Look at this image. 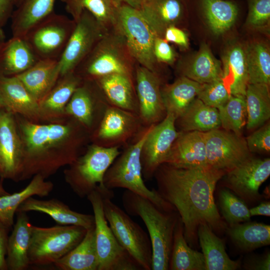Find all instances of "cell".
<instances>
[{
	"label": "cell",
	"mask_w": 270,
	"mask_h": 270,
	"mask_svg": "<svg viewBox=\"0 0 270 270\" xmlns=\"http://www.w3.org/2000/svg\"><path fill=\"white\" fill-rule=\"evenodd\" d=\"M234 244L244 251H251L270 244V226L256 222L240 223L226 228Z\"/></svg>",
	"instance_id": "cell-39"
},
{
	"label": "cell",
	"mask_w": 270,
	"mask_h": 270,
	"mask_svg": "<svg viewBox=\"0 0 270 270\" xmlns=\"http://www.w3.org/2000/svg\"><path fill=\"white\" fill-rule=\"evenodd\" d=\"M86 231L83 227L74 225L48 228L32 225L28 250L30 266L53 264L74 248Z\"/></svg>",
	"instance_id": "cell-6"
},
{
	"label": "cell",
	"mask_w": 270,
	"mask_h": 270,
	"mask_svg": "<svg viewBox=\"0 0 270 270\" xmlns=\"http://www.w3.org/2000/svg\"><path fill=\"white\" fill-rule=\"evenodd\" d=\"M157 36L163 38L166 28L180 20L183 7L180 0H147L138 10Z\"/></svg>",
	"instance_id": "cell-27"
},
{
	"label": "cell",
	"mask_w": 270,
	"mask_h": 270,
	"mask_svg": "<svg viewBox=\"0 0 270 270\" xmlns=\"http://www.w3.org/2000/svg\"><path fill=\"white\" fill-rule=\"evenodd\" d=\"M16 76L40 102L60 78L58 60H38L30 68Z\"/></svg>",
	"instance_id": "cell-26"
},
{
	"label": "cell",
	"mask_w": 270,
	"mask_h": 270,
	"mask_svg": "<svg viewBox=\"0 0 270 270\" xmlns=\"http://www.w3.org/2000/svg\"><path fill=\"white\" fill-rule=\"evenodd\" d=\"M250 213L251 216H270V203L269 202H263L258 206L250 209Z\"/></svg>",
	"instance_id": "cell-53"
},
{
	"label": "cell",
	"mask_w": 270,
	"mask_h": 270,
	"mask_svg": "<svg viewBox=\"0 0 270 270\" xmlns=\"http://www.w3.org/2000/svg\"><path fill=\"white\" fill-rule=\"evenodd\" d=\"M0 102L2 108L12 114L30 118L41 116L39 102L16 76L0 74Z\"/></svg>",
	"instance_id": "cell-21"
},
{
	"label": "cell",
	"mask_w": 270,
	"mask_h": 270,
	"mask_svg": "<svg viewBox=\"0 0 270 270\" xmlns=\"http://www.w3.org/2000/svg\"><path fill=\"white\" fill-rule=\"evenodd\" d=\"M219 206L222 216L229 226L250 220V210L244 201L230 190L219 192Z\"/></svg>",
	"instance_id": "cell-44"
},
{
	"label": "cell",
	"mask_w": 270,
	"mask_h": 270,
	"mask_svg": "<svg viewBox=\"0 0 270 270\" xmlns=\"http://www.w3.org/2000/svg\"><path fill=\"white\" fill-rule=\"evenodd\" d=\"M116 4L119 6L124 4L132 8L139 10L147 0H114Z\"/></svg>",
	"instance_id": "cell-54"
},
{
	"label": "cell",
	"mask_w": 270,
	"mask_h": 270,
	"mask_svg": "<svg viewBox=\"0 0 270 270\" xmlns=\"http://www.w3.org/2000/svg\"><path fill=\"white\" fill-rule=\"evenodd\" d=\"M270 175V159L247 160L224 174V185L244 200L260 197L258 190Z\"/></svg>",
	"instance_id": "cell-17"
},
{
	"label": "cell",
	"mask_w": 270,
	"mask_h": 270,
	"mask_svg": "<svg viewBox=\"0 0 270 270\" xmlns=\"http://www.w3.org/2000/svg\"><path fill=\"white\" fill-rule=\"evenodd\" d=\"M222 78L230 94L245 96L248 84L246 48L237 44L230 46L222 58Z\"/></svg>",
	"instance_id": "cell-24"
},
{
	"label": "cell",
	"mask_w": 270,
	"mask_h": 270,
	"mask_svg": "<svg viewBox=\"0 0 270 270\" xmlns=\"http://www.w3.org/2000/svg\"><path fill=\"white\" fill-rule=\"evenodd\" d=\"M180 132H205L221 126L218 110L196 98L182 114L176 119Z\"/></svg>",
	"instance_id": "cell-34"
},
{
	"label": "cell",
	"mask_w": 270,
	"mask_h": 270,
	"mask_svg": "<svg viewBox=\"0 0 270 270\" xmlns=\"http://www.w3.org/2000/svg\"><path fill=\"white\" fill-rule=\"evenodd\" d=\"M125 38L130 54L136 64L158 74L154 46L158 36L138 10L119 6L116 26Z\"/></svg>",
	"instance_id": "cell-10"
},
{
	"label": "cell",
	"mask_w": 270,
	"mask_h": 270,
	"mask_svg": "<svg viewBox=\"0 0 270 270\" xmlns=\"http://www.w3.org/2000/svg\"><path fill=\"white\" fill-rule=\"evenodd\" d=\"M152 126L146 127L115 159L104 174L103 184L109 190L124 188L138 194L149 200L162 210H176L156 190L149 189L144 181L140 152Z\"/></svg>",
	"instance_id": "cell-4"
},
{
	"label": "cell",
	"mask_w": 270,
	"mask_h": 270,
	"mask_svg": "<svg viewBox=\"0 0 270 270\" xmlns=\"http://www.w3.org/2000/svg\"><path fill=\"white\" fill-rule=\"evenodd\" d=\"M56 0H23L12 14L14 37L24 38L35 25L54 11Z\"/></svg>",
	"instance_id": "cell-33"
},
{
	"label": "cell",
	"mask_w": 270,
	"mask_h": 270,
	"mask_svg": "<svg viewBox=\"0 0 270 270\" xmlns=\"http://www.w3.org/2000/svg\"><path fill=\"white\" fill-rule=\"evenodd\" d=\"M246 48L248 84H270V52L263 42H254Z\"/></svg>",
	"instance_id": "cell-42"
},
{
	"label": "cell",
	"mask_w": 270,
	"mask_h": 270,
	"mask_svg": "<svg viewBox=\"0 0 270 270\" xmlns=\"http://www.w3.org/2000/svg\"><path fill=\"white\" fill-rule=\"evenodd\" d=\"M181 76L200 84H206L221 79L222 63L216 59L208 46L203 44L192 63L184 68Z\"/></svg>",
	"instance_id": "cell-40"
},
{
	"label": "cell",
	"mask_w": 270,
	"mask_h": 270,
	"mask_svg": "<svg viewBox=\"0 0 270 270\" xmlns=\"http://www.w3.org/2000/svg\"><path fill=\"white\" fill-rule=\"evenodd\" d=\"M94 212L98 270H142L118 242L106 218L98 187L87 196Z\"/></svg>",
	"instance_id": "cell-9"
},
{
	"label": "cell",
	"mask_w": 270,
	"mask_h": 270,
	"mask_svg": "<svg viewBox=\"0 0 270 270\" xmlns=\"http://www.w3.org/2000/svg\"><path fill=\"white\" fill-rule=\"evenodd\" d=\"M2 26L0 24V52L5 43L4 42V36L2 30Z\"/></svg>",
	"instance_id": "cell-55"
},
{
	"label": "cell",
	"mask_w": 270,
	"mask_h": 270,
	"mask_svg": "<svg viewBox=\"0 0 270 270\" xmlns=\"http://www.w3.org/2000/svg\"><path fill=\"white\" fill-rule=\"evenodd\" d=\"M74 22V28L58 60L60 78L74 72L107 32L86 10Z\"/></svg>",
	"instance_id": "cell-12"
},
{
	"label": "cell",
	"mask_w": 270,
	"mask_h": 270,
	"mask_svg": "<svg viewBox=\"0 0 270 270\" xmlns=\"http://www.w3.org/2000/svg\"><path fill=\"white\" fill-rule=\"evenodd\" d=\"M134 82L138 116L144 126L156 124L166 114L159 75L136 64Z\"/></svg>",
	"instance_id": "cell-16"
},
{
	"label": "cell",
	"mask_w": 270,
	"mask_h": 270,
	"mask_svg": "<svg viewBox=\"0 0 270 270\" xmlns=\"http://www.w3.org/2000/svg\"><path fill=\"white\" fill-rule=\"evenodd\" d=\"M9 228L0 220V270H8L6 256Z\"/></svg>",
	"instance_id": "cell-50"
},
{
	"label": "cell",
	"mask_w": 270,
	"mask_h": 270,
	"mask_svg": "<svg viewBox=\"0 0 270 270\" xmlns=\"http://www.w3.org/2000/svg\"><path fill=\"white\" fill-rule=\"evenodd\" d=\"M168 269L171 270H206L202 252L192 249L186 241L180 217L174 233Z\"/></svg>",
	"instance_id": "cell-36"
},
{
	"label": "cell",
	"mask_w": 270,
	"mask_h": 270,
	"mask_svg": "<svg viewBox=\"0 0 270 270\" xmlns=\"http://www.w3.org/2000/svg\"><path fill=\"white\" fill-rule=\"evenodd\" d=\"M16 220L8 236L6 260L9 270H25L30 266L28 250L32 224L26 212H17Z\"/></svg>",
	"instance_id": "cell-25"
},
{
	"label": "cell",
	"mask_w": 270,
	"mask_h": 270,
	"mask_svg": "<svg viewBox=\"0 0 270 270\" xmlns=\"http://www.w3.org/2000/svg\"><path fill=\"white\" fill-rule=\"evenodd\" d=\"M146 127L138 114L109 104L94 132V144L120 148L135 139Z\"/></svg>",
	"instance_id": "cell-14"
},
{
	"label": "cell",
	"mask_w": 270,
	"mask_h": 270,
	"mask_svg": "<svg viewBox=\"0 0 270 270\" xmlns=\"http://www.w3.org/2000/svg\"><path fill=\"white\" fill-rule=\"evenodd\" d=\"M176 120L173 114H167L162 120L151 126L140 152L142 174L146 180L152 179L158 168L166 162L180 133Z\"/></svg>",
	"instance_id": "cell-15"
},
{
	"label": "cell",
	"mask_w": 270,
	"mask_h": 270,
	"mask_svg": "<svg viewBox=\"0 0 270 270\" xmlns=\"http://www.w3.org/2000/svg\"><path fill=\"white\" fill-rule=\"evenodd\" d=\"M270 86L248 84L246 91L247 118L246 127L254 130L262 126L270 118Z\"/></svg>",
	"instance_id": "cell-38"
},
{
	"label": "cell",
	"mask_w": 270,
	"mask_h": 270,
	"mask_svg": "<svg viewBox=\"0 0 270 270\" xmlns=\"http://www.w3.org/2000/svg\"><path fill=\"white\" fill-rule=\"evenodd\" d=\"M248 24L253 27L263 26L270 18V0H249Z\"/></svg>",
	"instance_id": "cell-46"
},
{
	"label": "cell",
	"mask_w": 270,
	"mask_h": 270,
	"mask_svg": "<svg viewBox=\"0 0 270 270\" xmlns=\"http://www.w3.org/2000/svg\"><path fill=\"white\" fill-rule=\"evenodd\" d=\"M225 174L209 166L180 168L163 164L154 174L157 192L178 212L184 238L190 246L198 238L200 224H206L212 230L219 232L228 227L214 198L216 185Z\"/></svg>",
	"instance_id": "cell-1"
},
{
	"label": "cell",
	"mask_w": 270,
	"mask_h": 270,
	"mask_svg": "<svg viewBox=\"0 0 270 270\" xmlns=\"http://www.w3.org/2000/svg\"><path fill=\"white\" fill-rule=\"evenodd\" d=\"M164 164L180 168L208 166L204 132H180Z\"/></svg>",
	"instance_id": "cell-20"
},
{
	"label": "cell",
	"mask_w": 270,
	"mask_h": 270,
	"mask_svg": "<svg viewBox=\"0 0 270 270\" xmlns=\"http://www.w3.org/2000/svg\"><path fill=\"white\" fill-rule=\"evenodd\" d=\"M24 156L20 180L36 174L44 178L60 166L71 164L74 160L57 148L66 144L80 145L82 140L76 134V126L70 124H39L27 120L19 124Z\"/></svg>",
	"instance_id": "cell-2"
},
{
	"label": "cell",
	"mask_w": 270,
	"mask_h": 270,
	"mask_svg": "<svg viewBox=\"0 0 270 270\" xmlns=\"http://www.w3.org/2000/svg\"><path fill=\"white\" fill-rule=\"evenodd\" d=\"M13 114L0 110V177L19 180L24 148Z\"/></svg>",
	"instance_id": "cell-18"
},
{
	"label": "cell",
	"mask_w": 270,
	"mask_h": 270,
	"mask_svg": "<svg viewBox=\"0 0 270 270\" xmlns=\"http://www.w3.org/2000/svg\"><path fill=\"white\" fill-rule=\"evenodd\" d=\"M84 80H82L74 92L64 112L84 128H91L95 124L96 113L104 116L110 104L96 84V88L93 89Z\"/></svg>",
	"instance_id": "cell-19"
},
{
	"label": "cell",
	"mask_w": 270,
	"mask_h": 270,
	"mask_svg": "<svg viewBox=\"0 0 270 270\" xmlns=\"http://www.w3.org/2000/svg\"><path fill=\"white\" fill-rule=\"evenodd\" d=\"M210 28L216 34H221L234 24L238 14L237 6L224 0H201Z\"/></svg>",
	"instance_id": "cell-41"
},
{
	"label": "cell",
	"mask_w": 270,
	"mask_h": 270,
	"mask_svg": "<svg viewBox=\"0 0 270 270\" xmlns=\"http://www.w3.org/2000/svg\"><path fill=\"white\" fill-rule=\"evenodd\" d=\"M136 64L124 37L116 27L104 34L74 72L83 80L116 74L134 78Z\"/></svg>",
	"instance_id": "cell-5"
},
{
	"label": "cell",
	"mask_w": 270,
	"mask_h": 270,
	"mask_svg": "<svg viewBox=\"0 0 270 270\" xmlns=\"http://www.w3.org/2000/svg\"><path fill=\"white\" fill-rule=\"evenodd\" d=\"M1 108H2V106H1L0 102V110H1Z\"/></svg>",
	"instance_id": "cell-58"
},
{
	"label": "cell",
	"mask_w": 270,
	"mask_h": 270,
	"mask_svg": "<svg viewBox=\"0 0 270 270\" xmlns=\"http://www.w3.org/2000/svg\"><path fill=\"white\" fill-rule=\"evenodd\" d=\"M197 236L204 258L206 270H234L240 268V262L229 258L222 240L206 224L198 226Z\"/></svg>",
	"instance_id": "cell-29"
},
{
	"label": "cell",
	"mask_w": 270,
	"mask_h": 270,
	"mask_svg": "<svg viewBox=\"0 0 270 270\" xmlns=\"http://www.w3.org/2000/svg\"><path fill=\"white\" fill-rule=\"evenodd\" d=\"M60 78L39 102L41 116H54L64 112L72 94L82 82V79L74 72Z\"/></svg>",
	"instance_id": "cell-37"
},
{
	"label": "cell",
	"mask_w": 270,
	"mask_h": 270,
	"mask_svg": "<svg viewBox=\"0 0 270 270\" xmlns=\"http://www.w3.org/2000/svg\"><path fill=\"white\" fill-rule=\"evenodd\" d=\"M17 212L46 214L60 225L80 226L86 230L94 226V214L72 210L68 206L56 198L42 200L30 196L20 206Z\"/></svg>",
	"instance_id": "cell-22"
},
{
	"label": "cell",
	"mask_w": 270,
	"mask_h": 270,
	"mask_svg": "<svg viewBox=\"0 0 270 270\" xmlns=\"http://www.w3.org/2000/svg\"><path fill=\"white\" fill-rule=\"evenodd\" d=\"M231 96L221 78L202 84L196 98L206 104L218 109L226 102Z\"/></svg>",
	"instance_id": "cell-45"
},
{
	"label": "cell",
	"mask_w": 270,
	"mask_h": 270,
	"mask_svg": "<svg viewBox=\"0 0 270 270\" xmlns=\"http://www.w3.org/2000/svg\"><path fill=\"white\" fill-rule=\"evenodd\" d=\"M119 148L94 144L70 164L65 171L66 182L80 198L86 197L98 186H103L104 174L120 154Z\"/></svg>",
	"instance_id": "cell-7"
},
{
	"label": "cell",
	"mask_w": 270,
	"mask_h": 270,
	"mask_svg": "<svg viewBox=\"0 0 270 270\" xmlns=\"http://www.w3.org/2000/svg\"><path fill=\"white\" fill-rule=\"evenodd\" d=\"M75 22L54 12L32 27L24 38L38 60H59Z\"/></svg>",
	"instance_id": "cell-11"
},
{
	"label": "cell",
	"mask_w": 270,
	"mask_h": 270,
	"mask_svg": "<svg viewBox=\"0 0 270 270\" xmlns=\"http://www.w3.org/2000/svg\"><path fill=\"white\" fill-rule=\"evenodd\" d=\"M163 38L168 42L174 43L184 48L188 46V39L186 32L174 26L167 28Z\"/></svg>",
	"instance_id": "cell-49"
},
{
	"label": "cell",
	"mask_w": 270,
	"mask_h": 270,
	"mask_svg": "<svg viewBox=\"0 0 270 270\" xmlns=\"http://www.w3.org/2000/svg\"><path fill=\"white\" fill-rule=\"evenodd\" d=\"M218 110L224 130L241 135L247 118L245 96L232 95L226 102Z\"/></svg>",
	"instance_id": "cell-43"
},
{
	"label": "cell",
	"mask_w": 270,
	"mask_h": 270,
	"mask_svg": "<svg viewBox=\"0 0 270 270\" xmlns=\"http://www.w3.org/2000/svg\"><path fill=\"white\" fill-rule=\"evenodd\" d=\"M208 164L225 172L252 158L246 139L220 128L204 132Z\"/></svg>",
	"instance_id": "cell-13"
},
{
	"label": "cell",
	"mask_w": 270,
	"mask_h": 270,
	"mask_svg": "<svg viewBox=\"0 0 270 270\" xmlns=\"http://www.w3.org/2000/svg\"><path fill=\"white\" fill-rule=\"evenodd\" d=\"M94 80L110 104L138 114L134 78L116 74Z\"/></svg>",
	"instance_id": "cell-23"
},
{
	"label": "cell",
	"mask_w": 270,
	"mask_h": 270,
	"mask_svg": "<svg viewBox=\"0 0 270 270\" xmlns=\"http://www.w3.org/2000/svg\"><path fill=\"white\" fill-rule=\"evenodd\" d=\"M154 52L158 62L172 64L176 54L172 48L163 38L156 37L154 46Z\"/></svg>",
	"instance_id": "cell-48"
},
{
	"label": "cell",
	"mask_w": 270,
	"mask_h": 270,
	"mask_svg": "<svg viewBox=\"0 0 270 270\" xmlns=\"http://www.w3.org/2000/svg\"><path fill=\"white\" fill-rule=\"evenodd\" d=\"M246 140L248 148L250 152H270V122L256 130L248 136Z\"/></svg>",
	"instance_id": "cell-47"
},
{
	"label": "cell",
	"mask_w": 270,
	"mask_h": 270,
	"mask_svg": "<svg viewBox=\"0 0 270 270\" xmlns=\"http://www.w3.org/2000/svg\"><path fill=\"white\" fill-rule=\"evenodd\" d=\"M38 60L24 38L12 36L4 43L0 52L2 74H19L32 66Z\"/></svg>",
	"instance_id": "cell-30"
},
{
	"label": "cell",
	"mask_w": 270,
	"mask_h": 270,
	"mask_svg": "<svg viewBox=\"0 0 270 270\" xmlns=\"http://www.w3.org/2000/svg\"><path fill=\"white\" fill-rule=\"evenodd\" d=\"M202 84L184 76L174 82L162 87V96L166 114H173L177 119L196 98Z\"/></svg>",
	"instance_id": "cell-31"
},
{
	"label": "cell",
	"mask_w": 270,
	"mask_h": 270,
	"mask_svg": "<svg viewBox=\"0 0 270 270\" xmlns=\"http://www.w3.org/2000/svg\"><path fill=\"white\" fill-rule=\"evenodd\" d=\"M14 6V0H0V24L2 26L10 17Z\"/></svg>",
	"instance_id": "cell-52"
},
{
	"label": "cell",
	"mask_w": 270,
	"mask_h": 270,
	"mask_svg": "<svg viewBox=\"0 0 270 270\" xmlns=\"http://www.w3.org/2000/svg\"><path fill=\"white\" fill-rule=\"evenodd\" d=\"M23 0H14V6L17 8Z\"/></svg>",
	"instance_id": "cell-57"
},
{
	"label": "cell",
	"mask_w": 270,
	"mask_h": 270,
	"mask_svg": "<svg viewBox=\"0 0 270 270\" xmlns=\"http://www.w3.org/2000/svg\"><path fill=\"white\" fill-rule=\"evenodd\" d=\"M10 194L3 187L2 184L0 182V196L8 194Z\"/></svg>",
	"instance_id": "cell-56"
},
{
	"label": "cell",
	"mask_w": 270,
	"mask_h": 270,
	"mask_svg": "<svg viewBox=\"0 0 270 270\" xmlns=\"http://www.w3.org/2000/svg\"><path fill=\"white\" fill-rule=\"evenodd\" d=\"M94 226L87 230L82 241L53 264L60 270H98Z\"/></svg>",
	"instance_id": "cell-32"
},
{
	"label": "cell",
	"mask_w": 270,
	"mask_h": 270,
	"mask_svg": "<svg viewBox=\"0 0 270 270\" xmlns=\"http://www.w3.org/2000/svg\"><path fill=\"white\" fill-rule=\"evenodd\" d=\"M54 184L40 174L34 176L28 184L22 190L0 196V220L8 228L14 224V216L20 206L30 196H46Z\"/></svg>",
	"instance_id": "cell-28"
},
{
	"label": "cell",
	"mask_w": 270,
	"mask_h": 270,
	"mask_svg": "<svg viewBox=\"0 0 270 270\" xmlns=\"http://www.w3.org/2000/svg\"><path fill=\"white\" fill-rule=\"evenodd\" d=\"M244 268L248 270H270V252L260 257H254L248 258L244 262Z\"/></svg>",
	"instance_id": "cell-51"
},
{
	"label": "cell",
	"mask_w": 270,
	"mask_h": 270,
	"mask_svg": "<svg viewBox=\"0 0 270 270\" xmlns=\"http://www.w3.org/2000/svg\"><path fill=\"white\" fill-rule=\"evenodd\" d=\"M76 21L83 10L90 12L106 31L117 24L118 6L114 0H60Z\"/></svg>",
	"instance_id": "cell-35"
},
{
	"label": "cell",
	"mask_w": 270,
	"mask_h": 270,
	"mask_svg": "<svg viewBox=\"0 0 270 270\" xmlns=\"http://www.w3.org/2000/svg\"><path fill=\"white\" fill-rule=\"evenodd\" d=\"M102 197L106 218L118 242L142 270H151L152 248L148 234L112 202V198Z\"/></svg>",
	"instance_id": "cell-8"
},
{
	"label": "cell",
	"mask_w": 270,
	"mask_h": 270,
	"mask_svg": "<svg viewBox=\"0 0 270 270\" xmlns=\"http://www.w3.org/2000/svg\"><path fill=\"white\" fill-rule=\"evenodd\" d=\"M126 212L140 217L148 232L152 248L151 270H168L174 230L180 216L176 210L165 212L146 198L126 190L122 195Z\"/></svg>",
	"instance_id": "cell-3"
}]
</instances>
